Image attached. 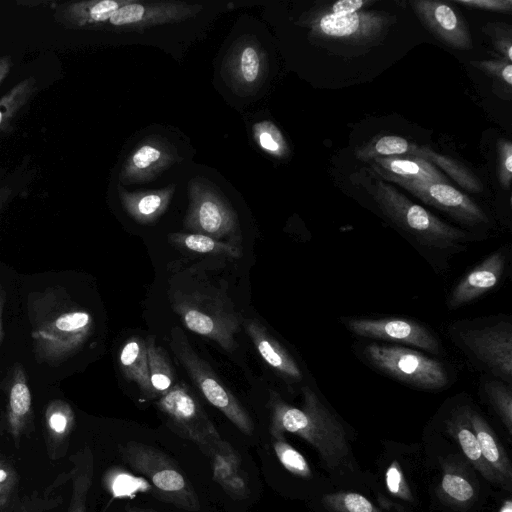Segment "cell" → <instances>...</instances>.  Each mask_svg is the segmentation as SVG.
<instances>
[{
  "label": "cell",
  "instance_id": "obj_1",
  "mask_svg": "<svg viewBox=\"0 0 512 512\" xmlns=\"http://www.w3.org/2000/svg\"><path fill=\"white\" fill-rule=\"evenodd\" d=\"M167 295L187 329L213 340L227 352L238 348L236 335L244 318L223 287L189 268L171 275Z\"/></svg>",
  "mask_w": 512,
  "mask_h": 512
},
{
  "label": "cell",
  "instance_id": "obj_2",
  "mask_svg": "<svg viewBox=\"0 0 512 512\" xmlns=\"http://www.w3.org/2000/svg\"><path fill=\"white\" fill-rule=\"evenodd\" d=\"M301 407L287 403L270 389L267 407L270 412L269 432L273 438L284 433L297 435L319 454L326 468L338 471L350 460L347 433L339 419L309 386H303Z\"/></svg>",
  "mask_w": 512,
  "mask_h": 512
},
{
  "label": "cell",
  "instance_id": "obj_3",
  "mask_svg": "<svg viewBox=\"0 0 512 512\" xmlns=\"http://www.w3.org/2000/svg\"><path fill=\"white\" fill-rule=\"evenodd\" d=\"M49 292L42 312L33 316L32 337L38 361L58 363L76 353L90 336L91 314L65 297Z\"/></svg>",
  "mask_w": 512,
  "mask_h": 512
},
{
  "label": "cell",
  "instance_id": "obj_4",
  "mask_svg": "<svg viewBox=\"0 0 512 512\" xmlns=\"http://www.w3.org/2000/svg\"><path fill=\"white\" fill-rule=\"evenodd\" d=\"M371 193L384 216L425 250L448 254L464 249L468 233L413 203L391 184L377 181Z\"/></svg>",
  "mask_w": 512,
  "mask_h": 512
},
{
  "label": "cell",
  "instance_id": "obj_5",
  "mask_svg": "<svg viewBox=\"0 0 512 512\" xmlns=\"http://www.w3.org/2000/svg\"><path fill=\"white\" fill-rule=\"evenodd\" d=\"M122 459L136 473L151 483L161 500L180 509H200L198 495L178 464L161 450L144 443L129 441L120 447Z\"/></svg>",
  "mask_w": 512,
  "mask_h": 512
},
{
  "label": "cell",
  "instance_id": "obj_6",
  "mask_svg": "<svg viewBox=\"0 0 512 512\" xmlns=\"http://www.w3.org/2000/svg\"><path fill=\"white\" fill-rule=\"evenodd\" d=\"M451 334L455 343L475 363L499 380H512V323L510 320L462 321L454 323Z\"/></svg>",
  "mask_w": 512,
  "mask_h": 512
},
{
  "label": "cell",
  "instance_id": "obj_7",
  "mask_svg": "<svg viewBox=\"0 0 512 512\" xmlns=\"http://www.w3.org/2000/svg\"><path fill=\"white\" fill-rule=\"evenodd\" d=\"M169 345L172 352L204 398L242 433L251 435L254 423L244 406L227 388L210 364L191 346L186 334L179 327L170 332Z\"/></svg>",
  "mask_w": 512,
  "mask_h": 512
},
{
  "label": "cell",
  "instance_id": "obj_8",
  "mask_svg": "<svg viewBox=\"0 0 512 512\" xmlns=\"http://www.w3.org/2000/svg\"><path fill=\"white\" fill-rule=\"evenodd\" d=\"M363 354L377 370L416 389L440 390L449 383L444 364L417 350L370 343L365 346Z\"/></svg>",
  "mask_w": 512,
  "mask_h": 512
},
{
  "label": "cell",
  "instance_id": "obj_9",
  "mask_svg": "<svg viewBox=\"0 0 512 512\" xmlns=\"http://www.w3.org/2000/svg\"><path fill=\"white\" fill-rule=\"evenodd\" d=\"M155 405L170 429L196 444L205 455L222 439L186 383H174Z\"/></svg>",
  "mask_w": 512,
  "mask_h": 512
},
{
  "label": "cell",
  "instance_id": "obj_10",
  "mask_svg": "<svg viewBox=\"0 0 512 512\" xmlns=\"http://www.w3.org/2000/svg\"><path fill=\"white\" fill-rule=\"evenodd\" d=\"M189 200L184 218L188 232L241 247L237 213L219 193L204 182L193 179L189 185Z\"/></svg>",
  "mask_w": 512,
  "mask_h": 512
},
{
  "label": "cell",
  "instance_id": "obj_11",
  "mask_svg": "<svg viewBox=\"0 0 512 512\" xmlns=\"http://www.w3.org/2000/svg\"><path fill=\"white\" fill-rule=\"evenodd\" d=\"M345 325L360 337L398 342L432 354L440 353V344L435 334L426 326L408 318H349Z\"/></svg>",
  "mask_w": 512,
  "mask_h": 512
},
{
  "label": "cell",
  "instance_id": "obj_12",
  "mask_svg": "<svg viewBox=\"0 0 512 512\" xmlns=\"http://www.w3.org/2000/svg\"><path fill=\"white\" fill-rule=\"evenodd\" d=\"M202 8L203 6L199 4H188L180 1L131 0L111 15L104 29L142 30L192 18Z\"/></svg>",
  "mask_w": 512,
  "mask_h": 512
},
{
  "label": "cell",
  "instance_id": "obj_13",
  "mask_svg": "<svg viewBox=\"0 0 512 512\" xmlns=\"http://www.w3.org/2000/svg\"><path fill=\"white\" fill-rule=\"evenodd\" d=\"M388 23L386 14L357 11L341 15L323 14L311 27L318 37L362 44L378 38Z\"/></svg>",
  "mask_w": 512,
  "mask_h": 512
},
{
  "label": "cell",
  "instance_id": "obj_14",
  "mask_svg": "<svg viewBox=\"0 0 512 512\" xmlns=\"http://www.w3.org/2000/svg\"><path fill=\"white\" fill-rule=\"evenodd\" d=\"M266 55L258 41L244 36L235 42L226 55L223 73L235 92L254 93L266 74Z\"/></svg>",
  "mask_w": 512,
  "mask_h": 512
},
{
  "label": "cell",
  "instance_id": "obj_15",
  "mask_svg": "<svg viewBox=\"0 0 512 512\" xmlns=\"http://www.w3.org/2000/svg\"><path fill=\"white\" fill-rule=\"evenodd\" d=\"M178 160L176 148L171 143L152 135L139 143L123 163L119 173L120 184L151 181Z\"/></svg>",
  "mask_w": 512,
  "mask_h": 512
},
{
  "label": "cell",
  "instance_id": "obj_16",
  "mask_svg": "<svg viewBox=\"0 0 512 512\" xmlns=\"http://www.w3.org/2000/svg\"><path fill=\"white\" fill-rule=\"evenodd\" d=\"M410 4L422 24L441 42L458 50L472 48V38L465 21L448 3L415 0Z\"/></svg>",
  "mask_w": 512,
  "mask_h": 512
},
{
  "label": "cell",
  "instance_id": "obj_17",
  "mask_svg": "<svg viewBox=\"0 0 512 512\" xmlns=\"http://www.w3.org/2000/svg\"><path fill=\"white\" fill-rule=\"evenodd\" d=\"M404 188L424 203L449 214L465 225L477 226L488 223L484 211L471 198L449 183H415Z\"/></svg>",
  "mask_w": 512,
  "mask_h": 512
},
{
  "label": "cell",
  "instance_id": "obj_18",
  "mask_svg": "<svg viewBox=\"0 0 512 512\" xmlns=\"http://www.w3.org/2000/svg\"><path fill=\"white\" fill-rule=\"evenodd\" d=\"M507 253L497 250L470 270L452 289L447 307L455 310L482 297L500 282L507 267Z\"/></svg>",
  "mask_w": 512,
  "mask_h": 512
},
{
  "label": "cell",
  "instance_id": "obj_19",
  "mask_svg": "<svg viewBox=\"0 0 512 512\" xmlns=\"http://www.w3.org/2000/svg\"><path fill=\"white\" fill-rule=\"evenodd\" d=\"M131 0H89L56 4L53 18L61 26L74 30L104 29L111 15Z\"/></svg>",
  "mask_w": 512,
  "mask_h": 512
},
{
  "label": "cell",
  "instance_id": "obj_20",
  "mask_svg": "<svg viewBox=\"0 0 512 512\" xmlns=\"http://www.w3.org/2000/svg\"><path fill=\"white\" fill-rule=\"evenodd\" d=\"M211 464L213 480L233 499H244L250 494L248 479L241 468L238 451L221 439L206 455Z\"/></svg>",
  "mask_w": 512,
  "mask_h": 512
},
{
  "label": "cell",
  "instance_id": "obj_21",
  "mask_svg": "<svg viewBox=\"0 0 512 512\" xmlns=\"http://www.w3.org/2000/svg\"><path fill=\"white\" fill-rule=\"evenodd\" d=\"M374 170L384 179L402 187L415 183L441 182L448 180L433 164L414 156H390L373 160Z\"/></svg>",
  "mask_w": 512,
  "mask_h": 512
},
{
  "label": "cell",
  "instance_id": "obj_22",
  "mask_svg": "<svg viewBox=\"0 0 512 512\" xmlns=\"http://www.w3.org/2000/svg\"><path fill=\"white\" fill-rule=\"evenodd\" d=\"M245 331L263 360L288 382H300L303 374L293 356L255 319H244Z\"/></svg>",
  "mask_w": 512,
  "mask_h": 512
},
{
  "label": "cell",
  "instance_id": "obj_23",
  "mask_svg": "<svg viewBox=\"0 0 512 512\" xmlns=\"http://www.w3.org/2000/svg\"><path fill=\"white\" fill-rule=\"evenodd\" d=\"M470 406H461L446 419L445 426L449 435L458 443L464 456L472 466L489 482L501 485L500 478L485 462L479 443L470 422Z\"/></svg>",
  "mask_w": 512,
  "mask_h": 512
},
{
  "label": "cell",
  "instance_id": "obj_24",
  "mask_svg": "<svg viewBox=\"0 0 512 512\" xmlns=\"http://www.w3.org/2000/svg\"><path fill=\"white\" fill-rule=\"evenodd\" d=\"M117 190L127 214L140 224H151L166 211L175 186L169 185L159 190L129 192L119 184Z\"/></svg>",
  "mask_w": 512,
  "mask_h": 512
},
{
  "label": "cell",
  "instance_id": "obj_25",
  "mask_svg": "<svg viewBox=\"0 0 512 512\" xmlns=\"http://www.w3.org/2000/svg\"><path fill=\"white\" fill-rule=\"evenodd\" d=\"M470 422L480 446L485 462L502 481L503 487L510 489L512 464L504 447L488 422L477 411L470 409Z\"/></svg>",
  "mask_w": 512,
  "mask_h": 512
},
{
  "label": "cell",
  "instance_id": "obj_26",
  "mask_svg": "<svg viewBox=\"0 0 512 512\" xmlns=\"http://www.w3.org/2000/svg\"><path fill=\"white\" fill-rule=\"evenodd\" d=\"M32 396L27 384L25 369L16 363L12 370L7 405L9 432L18 443L31 418Z\"/></svg>",
  "mask_w": 512,
  "mask_h": 512
},
{
  "label": "cell",
  "instance_id": "obj_27",
  "mask_svg": "<svg viewBox=\"0 0 512 512\" xmlns=\"http://www.w3.org/2000/svg\"><path fill=\"white\" fill-rule=\"evenodd\" d=\"M119 365L123 376L137 384L147 398L156 397L149 378L145 340L138 336L129 338L119 354Z\"/></svg>",
  "mask_w": 512,
  "mask_h": 512
},
{
  "label": "cell",
  "instance_id": "obj_28",
  "mask_svg": "<svg viewBox=\"0 0 512 512\" xmlns=\"http://www.w3.org/2000/svg\"><path fill=\"white\" fill-rule=\"evenodd\" d=\"M75 424L74 412L62 400L52 401L45 412V425L50 456L57 458L66 450V442Z\"/></svg>",
  "mask_w": 512,
  "mask_h": 512
},
{
  "label": "cell",
  "instance_id": "obj_29",
  "mask_svg": "<svg viewBox=\"0 0 512 512\" xmlns=\"http://www.w3.org/2000/svg\"><path fill=\"white\" fill-rule=\"evenodd\" d=\"M168 241L179 250L194 254L214 255L238 259L242 256V248L222 242L206 235L175 232L168 234Z\"/></svg>",
  "mask_w": 512,
  "mask_h": 512
},
{
  "label": "cell",
  "instance_id": "obj_30",
  "mask_svg": "<svg viewBox=\"0 0 512 512\" xmlns=\"http://www.w3.org/2000/svg\"><path fill=\"white\" fill-rule=\"evenodd\" d=\"M72 461V493L68 512H87V497L94 473L91 449L85 446L72 457Z\"/></svg>",
  "mask_w": 512,
  "mask_h": 512
},
{
  "label": "cell",
  "instance_id": "obj_31",
  "mask_svg": "<svg viewBox=\"0 0 512 512\" xmlns=\"http://www.w3.org/2000/svg\"><path fill=\"white\" fill-rule=\"evenodd\" d=\"M37 91L36 78L29 76L15 84L0 98V132L10 127L28 107Z\"/></svg>",
  "mask_w": 512,
  "mask_h": 512
},
{
  "label": "cell",
  "instance_id": "obj_32",
  "mask_svg": "<svg viewBox=\"0 0 512 512\" xmlns=\"http://www.w3.org/2000/svg\"><path fill=\"white\" fill-rule=\"evenodd\" d=\"M145 343L150 383L156 397H160L174 385V368L168 353L157 344L154 336H148Z\"/></svg>",
  "mask_w": 512,
  "mask_h": 512
},
{
  "label": "cell",
  "instance_id": "obj_33",
  "mask_svg": "<svg viewBox=\"0 0 512 512\" xmlns=\"http://www.w3.org/2000/svg\"><path fill=\"white\" fill-rule=\"evenodd\" d=\"M411 156L422 158L434 166L440 167L468 192L479 193L483 189L482 183L476 175L458 160L437 153L426 146L419 147L417 145Z\"/></svg>",
  "mask_w": 512,
  "mask_h": 512
},
{
  "label": "cell",
  "instance_id": "obj_34",
  "mask_svg": "<svg viewBox=\"0 0 512 512\" xmlns=\"http://www.w3.org/2000/svg\"><path fill=\"white\" fill-rule=\"evenodd\" d=\"M415 146L403 137L383 135L356 149L355 155L362 161H373L380 157L411 156Z\"/></svg>",
  "mask_w": 512,
  "mask_h": 512
},
{
  "label": "cell",
  "instance_id": "obj_35",
  "mask_svg": "<svg viewBox=\"0 0 512 512\" xmlns=\"http://www.w3.org/2000/svg\"><path fill=\"white\" fill-rule=\"evenodd\" d=\"M440 491L445 500L460 507L470 505L476 496L471 480L460 470L450 467L444 470Z\"/></svg>",
  "mask_w": 512,
  "mask_h": 512
},
{
  "label": "cell",
  "instance_id": "obj_36",
  "mask_svg": "<svg viewBox=\"0 0 512 512\" xmlns=\"http://www.w3.org/2000/svg\"><path fill=\"white\" fill-rule=\"evenodd\" d=\"M488 400L509 435H512V388L502 380H489L484 386Z\"/></svg>",
  "mask_w": 512,
  "mask_h": 512
},
{
  "label": "cell",
  "instance_id": "obj_37",
  "mask_svg": "<svg viewBox=\"0 0 512 512\" xmlns=\"http://www.w3.org/2000/svg\"><path fill=\"white\" fill-rule=\"evenodd\" d=\"M253 136L258 146L276 158H284L289 153L287 142L278 127L269 120L253 125Z\"/></svg>",
  "mask_w": 512,
  "mask_h": 512
},
{
  "label": "cell",
  "instance_id": "obj_38",
  "mask_svg": "<svg viewBox=\"0 0 512 512\" xmlns=\"http://www.w3.org/2000/svg\"><path fill=\"white\" fill-rule=\"evenodd\" d=\"M322 503L331 512H381L365 496L355 492L327 494Z\"/></svg>",
  "mask_w": 512,
  "mask_h": 512
},
{
  "label": "cell",
  "instance_id": "obj_39",
  "mask_svg": "<svg viewBox=\"0 0 512 512\" xmlns=\"http://www.w3.org/2000/svg\"><path fill=\"white\" fill-rule=\"evenodd\" d=\"M273 449L282 466L291 474L301 478L311 477L312 471L305 457L284 437L273 438Z\"/></svg>",
  "mask_w": 512,
  "mask_h": 512
},
{
  "label": "cell",
  "instance_id": "obj_40",
  "mask_svg": "<svg viewBox=\"0 0 512 512\" xmlns=\"http://www.w3.org/2000/svg\"><path fill=\"white\" fill-rule=\"evenodd\" d=\"M385 482L387 489L394 496L406 501H411L413 499L407 481L396 461L391 463L386 469Z\"/></svg>",
  "mask_w": 512,
  "mask_h": 512
},
{
  "label": "cell",
  "instance_id": "obj_41",
  "mask_svg": "<svg viewBox=\"0 0 512 512\" xmlns=\"http://www.w3.org/2000/svg\"><path fill=\"white\" fill-rule=\"evenodd\" d=\"M470 64L486 74L501 80L509 87L512 85V64L508 60L472 61Z\"/></svg>",
  "mask_w": 512,
  "mask_h": 512
},
{
  "label": "cell",
  "instance_id": "obj_42",
  "mask_svg": "<svg viewBox=\"0 0 512 512\" xmlns=\"http://www.w3.org/2000/svg\"><path fill=\"white\" fill-rule=\"evenodd\" d=\"M499 172L498 178L502 188L508 190L512 179V143L507 139L498 142Z\"/></svg>",
  "mask_w": 512,
  "mask_h": 512
},
{
  "label": "cell",
  "instance_id": "obj_43",
  "mask_svg": "<svg viewBox=\"0 0 512 512\" xmlns=\"http://www.w3.org/2000/svg\"><path fill=\"white\" fill-rule=\"evenodd\" d=\"M494 48L509 62L512 61L511 33L505 30V25L489 23L487 25ZM487 32V33H488Z\"/></svg>",
  "mask_w": 512,
  "mask_h": 512
},
{
  "label": "cell",
  "instance_id": "obj_44",
  "mask_svg": "<svg viewBox=\"0 0 512 512\" xmlns=\"http://www.w3.org/2000/svg\"><path fill=\"white\" fill-rule=\"evenodd\" d=\"M455 3L494 12H510L512 8L511 0H455Z\"/></svg>",
  "mask_w": 512,
  "mask_h": 512
},
{
  "label": "cell",
  "instance_id": "obj_45",
  "mask_svg": "<svg viewBox=\"0 0 512 512\" xmlns=\"http://www.w3.org/2000/svg\"><path fill=\"white\" fill-rule=\"evenodd\" d=\"M373 1L364 0H341L333 3L330 7V13L333 15L349 14L360 11L364 6L372 4Z\"/></svg>",
  "mask_w": 512,
  "mask_h": 512
},
{
  "label": "cell",
  "instance_id": "obj_46",
  "mask_svg": "<svg viewBox=\"0 0 512 512\" xmlns=\"http://www.w3.org/2000/svg\"><path fill=\"white\" fill-rule=\"evenodd\" d=\"M12 66L13 61L10 55L0 56V86L10 74Z\"/></svg>",
  "mask_w": 512,
  "mask_h": 512
},
{
  "label": "cell",
  "instance_id": "obj_47",
  "mask_svg": "<svg viewBox=\"0 0 512 512\" xmlns=\"http://www.w3.org/2000/svg\"><path fill=\"white\" fill-rule=\"evenodd\" d=\"M14 192V189L8 185L0 187V212L13 198Z\"/></svg>",
  "mask_w": 512,
  "mask_h": 512
},
{
  "label": "cell",
  "instance_id": "obj_48",
  "mask_svg": "<svg viewBox=\"0 0 512 512\" xmlns=\"http://www.w3.org/2000/svg\"><path fill=\"white\" fill-rule=\"evenodd\" d=\"M12 480L0 483V505L7 499L8 493L12 487Z\"/></svg>",
  "mask_w": 512,
  "mask_h": 512
},
{
  "label": "cell",
  "instance_id": "obj_49",
  "mask_svg": "<svg viewBox=\"0 0 512 512\" xmlns=\"http://www.w3.org/2000/svg\"><path fill=\"white\" fill-rule=\"evenodd\" d=\"M5 303V293L0 287V342L2 340V312L4 308Z\"/></svg>",
  "mask_w": 512,
  "mask_h": 512
},
{
  "label": "cell",
  "instance_id": "obj_50",
  "mask_svg": "<svg viewBox=\"0 0 512 512\" xmlns=\"http://www.w3.org/2000/svg\"><path fill=\"white\" fill-rule=\"evenodd\" d=\"M498 512H512V501L510 498L506 499L500 509L498 510Z\"/></svg>",
  "mask_w": 512,
  "mask_h": 512
},
{
  "label": "cell",
  "instance_id": "obj_51",
  "mask_svg": "<svg viewBox=\"0 0 512 512\" xmlns=\"http://www.w3.org/2000/svg\"><path fill=\"white\" fill-rule=\"evenodd\" d=\"M9 480H11V479H10V474H9L8 470L0 467V483L6 482Z\"/></svg>",
  "mask_w": 512,
  "mask_h": 512
},
{
  "label": "cell",
  "instance_id": "obj_52",
  "mask_svg": "<svg viewBox=\"0 0 512 512\" xmlns=\"http://www.w3.org/2000/svg\"><path fill=\"white\" fill-rule=\"evenodd\" d=\"M126 512H156L152 509L138 508V507H127Z\"/></svg>",
  "mask_w": 512,
  "mask_h": 512
}]
</instances>
